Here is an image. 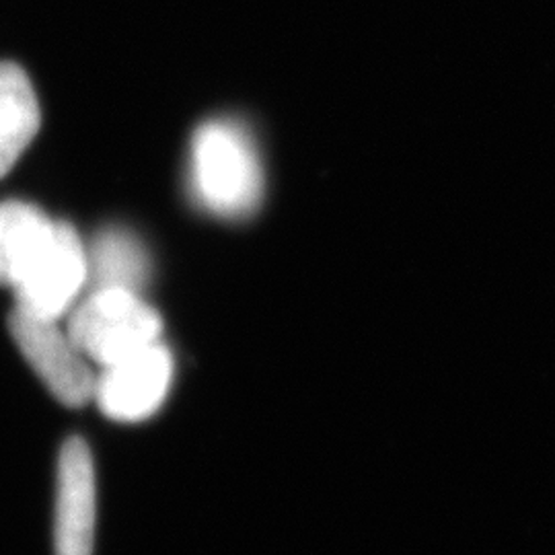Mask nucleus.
<instances>
[{"label":"nucleus","mask_w":555,"mask_h":555,"mask_svg":"<svg viewBox=\"0 0 555 555\" xmlns=\"http://www.w3.org/2000/svg\"><path fill=\"white\" fill-rule=\"evenodd\" d=\"M89 280L95 291L119 288L140 295L151 276V258L134 233L109 227L100 231L87 249Z\"/></svg>","instance_id":"9"},{"label":"nucleus","mask_w":555,"mask_h":555,"mask_svg":"<svg viewBox=\"0 0 555 555\" xmlns=\"http://www.w3.org/2000/svg\"><path fill=\"white\" fill-rule=\"evenodd\" d=\"M66 332L89 362L105 369L159 341L163 319L137 293L105 288L80 302Z\"/></svg>","instance_id":"2"},{"label":"nucleus","mask_w":555,"mask_h":555,"mask_svg":"<svg viewBox=\"0 0 555 555\" xmlns=\"http://www.w3.org/2000/svg\"><path fill=\"white\" fill-rule=\"evenodd\" d=\"M98 488L93 456L82 438H68L60 451L54 552L93 555Z\"/></svg>","instance_id":"6"},{"label":"nucleus","mask_w":555,"mask_h":555,"mask_svg":"<svg viewBox=\"0 0 555 555\" xmlns=\"http://www.w3.org/2000/svg\"><path fill=\"white\" fill-rule=\"evenodd\" d=\"M173 378V357L155 341L98 375L95 401L101 412L116 422H142L153 416L169 393Z\"/></svg>","instance_id":"5"},{"label":"nucleus","mask_w":555,"mask_h":555,"mask_svg":"<svg viewBox=\"0 0 555 555\" xmlns=\"http://www.w3.org/2000/svg\"><path fill=\"white\" fill-rule=\"evenodd\" d=\"M87 280V247L68 222H56L40 256L13 288L15 307L38 318L59 321L75 305Z\"/></svg>","instance_id":"4"},{"label":"nucleus","mask_w":555,"mask_h":555,"mask_svg":"<svg viewBox=\"0 0 555 555\" xmlns=\"http://www.w3.org/2000/svg\"><path fill=\"white\" fill-rule=\"evenodd\" d=\"M190 188L199 206L220 219L256 212L263 171L254 139L241 124L210 119L199 126L192 139Z\"/></svg>","instance_id":"1"},{"label":"nucleus","mask_w":555,"mask_h":555,"mask_svg":"<svg viewBox=\"0 0 555 555\" xmlns=\"http://www.w3.org/2000/svg\"><path fill=\"white\" fill-rule=\"evenodd\" d=\"M40 130V105L31 80L13 62H0V179Z\"/></svg>","instance_id":"8"},{"label":"nucleus","mask_w":555,"mask_h":555,"mask_svg":"<svg viewBox=\"0 0 555 555\" xmlns=\"http://www.w3.org/2000/svg\"><path fill=\"white\" fill-rule=\"evenodd\" d=\"M9 327L21 354L60 403L82 408L93 401L98 375L70 334L60 330L59 321L38 318L15 307Z\"/></svg>","instance_id":"3"},{"label":"nucleus","mask_w":555,"mask_h":555,"mask_svg":"<svg viewBox=\"0 0 555 555\" xmlns=\"http://www.w3.org/2000/svg\"><path fill=\"white\" fill-rule=\"evenodd\" d=\"M56 222L34 204H0V286L15 288L50 241Z\"/></svg>","instance_id":"7"}]
</instances>
